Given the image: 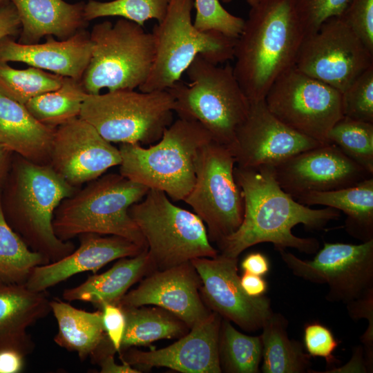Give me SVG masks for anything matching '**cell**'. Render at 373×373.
I'll list each match as a JSON object with an SVG mask.
<instances>
[{"instance_id":"obj_21","label":"cell","mask_w":373,"mask_h":373,"mask_svg":"<svg viewBox=\"0 0 373 373\" xmlns=\"http://www.w3.org/2000/svg\"><path fill=\"white\" fill-rule=\"evenodd\" d=\"M80 245L64 258L35 267L25 285L35 291H44L71 276L99 269L114 260L133 257L146 249L120 236L84 233Z\"/></svg>"},{"instance_id":"obj_9","label":"cell","mask_w":373,"mask_h":373,"mask_svg":"<svg viewBox=\"0 0 373 373\" xmlns=\"http://www.w3.org/2000/svg\"><path fill=\"white\" fill-rule=\"evenodd\" d=\"M147 244L154 267L168 269L196 258H215L204 223L195 213L173 204L167 195L149 189L128 210Z\"/></svg>"},{"instance_id":"obj_27","label":"cell","mask_w":373,"mask_h":373,"mask_svg":"<svg viewBox=\"0 0 373 373\" xmlns=\"http://www.w3.org/2000/svg\"><path fill=\"white\" fill-rule=\"evenodd\" d=\"M296 201L341 211L347 216L345 229L349 234L362 242L373 239V177L343 189L309 192Z\"/></svg>"},{"instance_id":"obj_2","label":"cell","mask_w":373,"mask_h":373,"mask_svg":"<svg viewBox=\"0 0 373 373\" xmlns=\"http://www.w3.org/2000/svg\"><path fill=\"white\" fill-rule=\"evenodd\" d=\"M305 36L293 0H261L251 7L236 38L233 66L250 102L264 99L276 79L295 65Z\"/></svg>"},{"instance_id":"obj_12","label":"cell","mask_w":373,"mask_h":373,"mask_svg":"<svg viewBox=\"0 0 373 373\" xmlns=\"http://www.w3.org/2000/svg\"><path fill=\"white\" fill-rule=\"evenodd\" d=\"M264 100L283 123L323 143L328 142V132L343 117L342 93L294 66L276 79Z\"/></svg>"},{"instance_id":"obj_11","label":"cell","mask_w":373,"mask_h":373,"mask_svg":"<svg viewBox=\"0 0 373 373\" xmlns=\"http://www.w3.org/2000/svg\"><path fill=\"white\" fill-rule=\"evenodd\" d=\"M231 149L211 140L198 151L195 180L183 200L207 226L209 238L216 242L233 233L244 214V198L233 173Z\"/></svg>"},{"instance_id":"obj_47","label":"cell","mask_w":373,"mask_h":373,"mask_svg":"<svg viewBox=\"0 0 373 373\" xmlns=\"http://www.w3.org/2000/svg\"><path fill=\"white\" fill-rule=\"evenodd\" d=\"M240 285L244 291L251 297L265 295L267 290V283L262 276L246 271L240 277Z\"/></svg>"},{"instance_id":"obj_8","label":"cell","mask_w":373,"mask_h":373,"mask_svg":"<svg viewBox=\"0 0 373 373\" xmlns=\"http://www.w3.org/2000/svg\"><path fill=\"white\" fill-rule=\"evenodd\" d=\"M91 55L82 84L88 94L135 90L147 79L155 57L151 32L143 26L119 19L115 23L104 21L90 32Z\"/></svg>"},{"instance_id":"obj_29","label":"cell","mask_w":373,"mask_h":373,"mask_svg":"<svg viewBox=\"0 0 373 373\" xmlns=\"http://www.w3.org/2000/svg\"><path fill=\"white\" fill-rule=\"evenodd\" d=\"M288 321L281 314L273 313L262 327L263 373L310 372L311 356L300 341L290 339Z\"/></svg>"},{"instance_id":"obj_42","label":"cell","mask_w":373,"mask_h":373,"mask_svg":"<svg viewBox=\"0 0 373 373\" xmlns=\"http://www.w3.org/2000/svg\"><path fill=\"white\" fill-rule=\"evenodd\" d=\"M347 310L351 318L355 321L366 318L368 326L360 337L363 343L364 356L369 372L373 370V289L368 290L361 297L347 304Z\"/></svg>"},{"instance_id":"obj_5","label":"cell","mask_w":373,"mask_h":373,"mask_svg":"<svg viewBox=\"0 0 373 373\" xmlns=\"http://www.w3.org/2000/svg\"><path fill=\"white\" fill-rule=\"evenodd\" d=\"M211 140L200 124L178 118L148 148L139 143L120 144L119 173L149 189L164 192L174 201H183L195 182L198 151Z\"/></svg>"},{"instance_id":"obj_49","label":"cell","mask_w":373,"mask_h":373,"mask_svg":"<svg viewBox=\"0 0 373 373\" xmlns=\"http://www.w3.org/2000/svg\"><path fill=\"white\" fill-rule=\"evenodd\" d=\"M13 153L0 144V189L10 171Z\"/></svg>"},{"instance_id":"obj_20","label":"cell","mask_w":373,"mask_h":373,"mask_svg":"<svg viewBox=\"0 0 373 373\" xmlns=\"http://www.w3.org/2000/svg\"><path fill=\"white\" fill-rule=\"evenodd\" d=\"M222 317L215 312L173 344L148 352L128 349L121 361L140 368L166 367L183 373L222 372L218 344Z\"/></svg>"},{"instance_id":"obj_30","label":"cell","mask_w":373,"mask_h":373,"mask_svg":"<svg viewBox=\"0 0 373 373\" xmlns=\"http://www.w3.org/2000/svg\"><path fill=\"white\" fill-rule=\"evenodd\" d=\"M121 307L126 316V327L120 352L160 339L180 338L189 329L180 319L161 307Z\"/></svg>"},{"instance_id":"obj_41","label":"cell","mask_w":373,"mask_h":373,"mask_svg":"<svg viewBox=\"0 0 373 373\" xmlns=\"http://www.w3.org/2000/svg\"><path fill=\"white\" fill-rule=\"evenodd\" d=\"M303 345L311 357L323 358L331 367L339 362L333 354L338 341L327 327L318 321L305 325Z\"/></svg>"},{"instance_id":"obj_16","label":"cell","mask_w":373,"mask_h":373,"mask_svg":"<svg viewBox=\"0 0 373 373\" xmlns=\"http://www.w3.org/2000/svg\"><path fill=\"white\" fill-rule=\"evenodd\" d=\"M323 144L283 123L262 99L250 102L249 113L238 128L230 149L237 166L254 168L275 166Z\"/></svg>"},{"instance_id":"obj_40","label":"cell","mask_w":373,"mask_h":373,"mask_svg":"<svg viewBox=\"0 0 373 373\" xmlns=\"http://www.w3.org/2000/svg\"><path fill=\"white\" fill-rule=\"evenodd\" d=\"M340 17L373 52V0H349Z\"/></svg>"},{"instance_id":"obj_36","label":"cell","mask_w":373,"mask_h":373,"mask_svg":"<svg viewBox=\"0 0 373 373\" xmlns=\"http://www.w3.org/2000/svg\"><path fill=\"white\" fill-rule=\"evenodd\" d=\"M170 0H88L84 15L88 21L105 17H119L143 26L146 21H162Z\"/></svg>"},{"instance_id":"obj_38","label":"cell","mask_w":373,"mask_h":373,"mask_svg":"<svg viewBox=\"0 0 373 373\" xmlns=\"http://www.w3.org/2000/svg\"><path fill=\"white\" fill-rule=\"evenodd\" d=\"M343 116L373 123V66L342 93Z\"/></svg>"},{"instance_id":"obj_18","label":"cell","mask_w":373,"mask_h":373,"mask_svg":"<svg viewBox=\"0 0 373 373\" xmlns=\"http://www.w3.org/2000/svg\"><path fill=\"white\" fill-rule=\"evenodd\" d=\"M274 171L280 187L294 199L312 191L351 186L373 177L329 142L291 157Z\"/></svg>"},{"instance_id":"obj_13","label":"cell","mask_w":373,"mask_h":373,"mask_svg":"<svg viewBox=\"0 0 373 373\" xmlns=\"http://www.w3.org/2000/svg\"><path fill=\"white\" fill-rule=\"evenodd\" d=\"M372 66L373 52L340 16L329 18L316 32L305 36L294 65L341 93Z\"/></svg>"},{"instance_id":"obj_26","label":"cell","mask_w":373,"mask_h":373,"mask_svg":"<svg viewBox=\"0 0 373 373\" xmlns=\"http://www.w3.org/2000/svg\"><path fill=\"white\" fill-rule=\"evenodd\" d=\"M153 267L147 249L133 256L119 258L108 271L90 276L78 286L66 289L62 297L68 301H84L96 307L117 304L128 289Z\"/></svg>"},{"instance_id":"obj_46","label":"cell","mask_w":373,"mask_h":373,"mask_svg":"<svg viewBox=\"0 0 373 373\" xmlns=\"http://www.w3.org/2000/svg\"><path fill=\"white\" fill-rule=\"evenodd\" d=\"M241 267L246 272L262 276L269 271L270 264L266 256L260 252H253L243 259Z\"/></svg>"},{"instance_id":"obj_28","label":"cell","mask_w":373,"mask_h":373,"mask_svg":"<svg viewBox=\"0 0 373 373\" xmlns=\"http://www.w3.org/2000/svg\"><path fill=\"white\" fill-rule=\"evenodd\" d=\"M50 307L58 326L54 341L68 351L76 352L81 361L90 356L107 337L102 310L86 312L60 300H50Z\"/></svg>"},{"instance_id":"obj_10","label":"cell","mask_w":373,"mask_h":373,"mask_svg":"<svg viewBox=\"0 0 373 373\" xmlns=\"http://www.w3.org/2000/svg\"><path fill=\"white\" fill-rule=\"evenodd\" d=\"M174 100L168 90H117L88 94L79 117L109 142L151 144L173 122Z\"/></svg>"},{"instance_id":"obj_32","label":"cell","mask_w":373,"mask_h":373,"mask_svg":"<svg viewBox=\"0 0 373 373\" xmlns=\"http://www.w3.org/2000/svg\"><path fill=\"white\" fill-rule=\"evenodd\" d=\"M0 189V282L25 284L37 266L50 263L32 251L8 223L1 204Z\"/></svg>"},{"instance_id":"obj_50","label":"cell","mask_w":373,"mask_h":373,"mask_svg":"<svg viewBox=\"0 0 373 373\" xmlns=\"http://www.w3.org/2000/svg\"><path fill=\"white\" fill-rule=\"evenodd\" d=\"M220 1L223 3H228L232 1L233 0H220ZM245 1L251 7H252L258 4L261 0H245Z\"/></svg>"},{"instance_id":"obj_23","label":"cell","mask_w":373,"mask_h":373,"mask_svg":"<svg viewBox=\"0 0 373 373\" xmlns=\"http://www.w3.org/2000/svg\"><path fill=\"white\" fill-rule=\"evenodd\" d=\"M50 312L46 291L0 282V351L14 350L23 356L30 354L35 345L28 329Z\"/></svg>"},{"instance_id":"obj_1","label":"cell","mask_w":373,"mask_h":373,"mask_svg":"<svg viewBox=\"0 0 373 373\" xmlns=\"http://www.w3.org/2000/svg\"><path fill=\"white\" fill-rule=\"evenodd\" d=\"M233 173L242 192L244 214L239 227L217 242L221 254L226 256L238 258L246 249L262 242L272 243L278 251L291 247L314 254L319 241L297 237L292 229L302 224L307 229L321 230L341 216L337 209H310L295 200L279 185L273 166H237Z\"/></svg>"},{"instance_id":"obj_48","label":"cell","mask_w":373,"mask_h":373,"mask_svg":"<svg viewBox=\"0 0 373 373\" xmlns=\"http://www.w3.org/2000/svg\"><path fill=\"white\" fill-rule=\"evenodd\" d=\"M24 357L14 350L0 351V373H19L24 365Z\"/></svg>"},{"instance_id":"obj_25","label":"cell","mask_w":373,"mask_h":373,"mask_svg":"<svg viewBox=\"0 0 373 373\" xmlns=\"http://www.w3.org/2000/svg\"><path fill=\"white\" fill-rule=\"evenodd\" d=\"M55 128L39 122L25 105L0 93V144L12 153L49 165Z\"/></svg>"},{"instance_id":"obj_14","label":"cell","mask_w":373,"mask_h":373,"mask_svg":"<svg viewBox=\"0 0 373 373\" xmlns=\"http://www.w3.org/2000/svg\"><path fill=\"white\" fill-rule=\"evenodd\" d=\"M279 253L294 276L328 285L327 300L347 304L373 289V239L359 245L324 242L312 260L285 249Z\"/></svg>"},{"instance_id":"obj_4","label":"cell","mask_w":373,"mask_h":373,"mask_svg":"<svg viewBox=\"0 0 373 373\" xmlns=\"http://www.w3.org/2000/svg\"><path fill=\"white\" fill-rule=\"evenodd\" d=\"M149 189L120 173L102 175L61 202L52 220L55 233L64 241L84 233L117 236L147 249L128 210Z\"/></svg>"},{"instance_id":"obj_44","label":"cell","mask_w":373,"mask_h":373,"mask_svg":"<svg viewBox=\"0 0 373 373\" xmlns=\"http://www.w3.org/2000/svg\"><path fill=\"white\" fill-rule=\"evenodd\" d=\"M21 21L15 6L10 2L0 9V40L19 35Z\"/></svg>"},{"instance_id":"obj_43","label":"cell","mask_w":373,"mask_h":373,"mask_svg":"<svg viewBox=\"0 0 373 373\" xmlns=\"http://www.w3.org/2000/svg\"><path fill=\"white\" fill-rule=\"evenodd\" d=\"M99 309L106 336L115 350L119 353L126 327V316L119 304L104 303Z\"/></svg>"},{"instance_id":"obj_51","label":"cell","mask_w":373,"mask_h":373,"mask_svg":"<svg viewBox=\"0 0 373 373\" xmlns=\"http://www.w3.org/2000/svg\"><path fill=\"white\" fill-rule=\"evenodd\" d=\"M10 2V0H0V9L6 6Z\"/></svg>"},{"instance_id":"obj_3","label":"cell","mask_w":373,"mask_h":373,"mask_svg":"<svg viewBox=\"0 0 373 373\" xmlns=\"http://www.w3.org/2000/svg\"><path fill=\"white\" fill-rule=\"evenodd\" d=\"M78 189L50 165L36 164L13 153L1 191L4 216L26 245L50 262L75 249L72 242L55 235L52 220L61 202Z\"/></svg>"},{"instance_id":"obj_17","label":"cell","mask_w":373,"mask_h":373,"mask_svg":"<svg viewBox=\"0 0 373 373\" xmlns=\"http://www.w3.org/2000/svg\"><path fill=\"white\" fill-rule=\"evenodd\" d=\"M121 160L119 149L80 117L55 128L49 165L73 186L98 178Z\"/></svg>"},{"instance_id":"obj_31","label":"cell","mask_w":373,"mask_h":373,"mask_svg":"<svg viewBox=\"0 0 373 373\" xmlns=\"http://www.w3.org/2000/svg\"><path fill=\"white\" fill-rule=\"evenodd\" d=\"M86 95L81 80L64 77L59 88L34 97L25 106L37 121L57 128L79 117Z\"/></svg>"},{"instance_id":"obj_45","label":"cell","mask_w":373,"mask_h":373,"mask_svg":"<svg viewBox=\"0 0 373 373\" xmlns=\"http://www.w3.org/2000/svg\"><path fill=\"white\" fill-rule=\"evenodd\" d=\"M345 372H369L364 356V350L362 345L354 347L350 361L343 366L333 367L324 372H314V373H345Z\"/></svg>"},{"instance_id":"obj_35","label":"cell","mask_w":373,"mask_h":373,"mask_svg":"<svg viewBox=\"0 0 373 373\" xmlns=\"http://www.w3.org/2000/svg\"><path fill=\"white\" fill-rule=\"evenodd\" d=\"M327 142L373 175V123L343 116L328 132Z\"/></svg>"},{"instance_id":"obj_15","label":"cell","mask_w":373,"mask_h":373,"mask_svg":"<svg viewBox=\"0 0 373 373\" xmlns=\"http://www.w3.org/2000/svg\"><path fill=\"white\" fill-rule=\"evenodd\" d=\"M191 262L199 275L200 291L209 309L245 331L262 329L274 313L271 299L265 295L251 297L244 291L238 258L220 254L215 258H196Z\"/></svg>"},{"instance_id":"obj_33","label":"cell","mask_w":373,"mask_h":373,"mask_svg":"<svg viewBox=\"0 0 373 373\" xmlns=\"http://www.w3.org/2000/svg\"><path fill=\"white\" fill-rule=\"evenodd\" d=\"M219 361L222 372L258 373L262 357L260 336H248L238 331L229 320L221 322Z\"/></svg>"},{"instance_id":"obj_19","label":"cell","mask_w":373,"mask_h":373,"mask_svg":"<svg viewBox=\"0 0 373 373\" xmlns=\"http://www.w3.org/2000/svg\"><path fill=\"white\" fill-rule=\"evenodd\" d=\"M201 280L191 261L151 273L136 289L121 298L124 307L153 305L184 322L191 329L211 313L201 298Z\"/></svg>"},{"instance_id":"obj_34","label":"cell","mask_w":373,"mask_h":373,"mask_svg":"<svg viewBox=\"0 0 373 373\" xmlns=\"http://www.w3.org/2000/svg\"><path fill=\"white\" fill-rule=\"evenodd\" d=\"M64 77L33 66L20 70L0 62V93L23 105L35 96L59 88Z\"/></svg>"},{"instance_id":"obj_7","label":"cell","mask_w":373,"mask_h":373,"mask_svg":"<svg viewBox=\"0 0 373 373\" xmlns=\"http://www.w3.org/2000/svg\"><path fill=\"white\" fill-rule=\"evenodd\" d=\"M193 8V0H170L165 17L153 28L154 61L140 91L168 90L180 81L198 55L215 64L233 59L236 39L196 29L192 21Z\"/></svg>"},{"instance_id":"obj_24","label":"cell","mask_w":373,"mask_h":373,"mask_svg":"<svg viewBox=\"0 0 373 373\" xmlns=\"http://www.w3.org/2000/svg\"><path fill=\"white\" fill-rule=\"evenodd\" d=\"M20 21L19 41L38 44L44 37L66 40L85 30L88 22L84 15L86 3H69L64 0H10Z\"/></svg>"},{"instance_id":"obj_37","label":"cell","mask_w":373,"mask_h":373,"mask_svg":"<svg viewBox=\"0 0 373 373\" xmlns=\"http://www.w3.org/2000/svg\"><path fill=\"white\" fill-rule=\"evenodd\" d=\"M195 16L193 26L200 31H216L238 38L245 19L228 12L220 0H193Z\"/></svg>"},{"instance_id":"obj_39","label":"cell","mask_w":373,"mask_h":373,"mask_svg":"<svg viewBox=\"0 0 373 373\" xmlns=\"http://www.w3.org/2000/svg\"><path fill=\"white\" fill-rule=\"evenodd\" d=\"M349 0H293L305 36L316 32L329 18L340 16Z\"/></svg>"},{"instance_id":"obj_6","label":"cell","mask_w":373,"mask_h":373,"mask_svg":"<svg viewBox=\"0 0 373 373\" xmlns=\"http://www.w3.org/2000/svg\"><path fill=\"white\" fill-rule=\"evenodd\" d=\"M185 73L189 84L180 80L166 90L173 98L174 113L198 122L212 140L231 149L250 108L233 66H220L198 55Z\"/></svg>"},{"instance_id":"obj_22","label":"cell","mask_w":373,"mask_h":373,"mask_svg":"<svg viewBox=\"0 0 373 373\" xmlns=\"http://www.w3.org/2000/svg\"><path fill=\"white\" fill-rule=\"evenodd\" d=\"M44 44H23L12 37L0 40V62L19 61L64 77L81 80L90 61V32L78 31L66 40L48 36Z\"/></svg>"}]
</instances>
